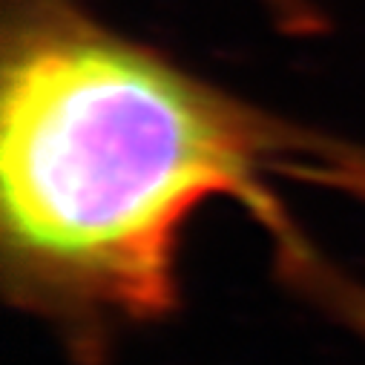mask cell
Returning <instances> with one entry per match:
<instances>
[{
	"mask_svg": "<svg viewBox=\"0 0 365 365\" xmlns=\"http://www.w3.org/2000/svg\"><path fill=\"white\" fill-rule=\"evenodd\" d=\"M302 135L75 9L35 0L0 63V273L6 299L96 356L164 319L187 219L242 202L302 277L317 264L264 175Z\"/></svg>",
	"mask_w": 365,
	"mask_h": 365,
	"instance_id": "1",
	"label": "cell"
},
{
	"mask_svg": "<svg viewBox=\"0 0 365 365\" xmlns=\"http://www.w3.org/2000/svg\"><path fill=\"white\" fill-rule=\"evenodd\" d=\"M282 173L328 190H339L342 196L365 205V147L325 138H302L297 153L282 164ZM311 291L339 305L342 314L365 331V291L345 285L336 273L328 270H322V277L314 282Z\"/></svg>",
	"mask_w": 365,
	"mask_h": 365,
	"instance_id": "2",
	"label": "cell"
}]
</instances>
